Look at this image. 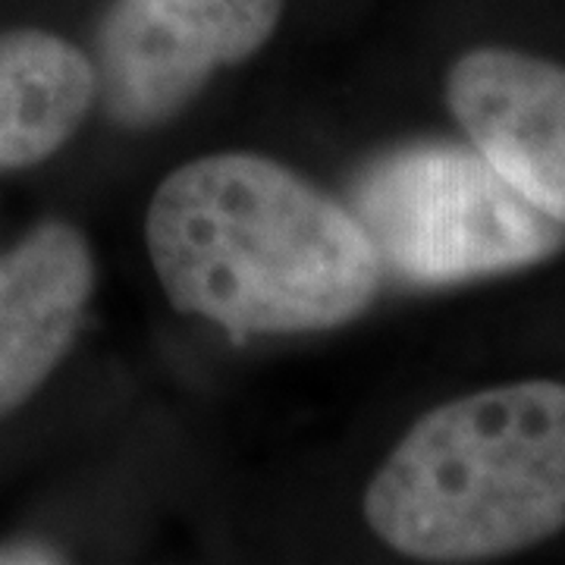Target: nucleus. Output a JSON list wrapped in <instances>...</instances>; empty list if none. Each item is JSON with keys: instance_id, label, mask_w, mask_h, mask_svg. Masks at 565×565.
<instances>
[{"instance_id": "nucleus-1", "label": "nucleus", "mask_w": 565, "mask_h": 565, "mask_svg": "<svg viewBox=\"0 0 565 565\" xmlns=\"http://www.w3.org/2000/svg\"><path fill=\"white\" fill-rule=\"evenodd\" d=\"M145 239L170 302L236 337L343 327L384 277L345 204L258 154H211L170 173Z\"/></svg>"}, {"instance_id": "nucleus-2", "label": "nucleus", "mask_w": 565, "mask_h": 565, "mask_svg": "<svg viewBox=\"0 0 565 565\" xmlns=\"http://www.w3.org/2000/svg\"><path fill=\"white\" fill-rule=\"evenodd\" d=\"M396 553L481 563L565 527V384L493 386L427 412L364 490Z\"/></svg>"}, {"instance_id": "nucleus-3", "label": "nucleus", "mask_w": 565, "mask_h": 565, "mask_svg": "<svg viewBox=\"0 0 565 565\" xmlns=\"http://www.w3.org/2000/svg\"><path fill=\"white\" fill-rule=\"evenodd\" d=\"M349 211L381 267L422 286L519 270L565 239L475 148L452 141L405 145L367 163Z\"/></svg>"}, {"instance_id": "nucleus-4", "label": "nucleus", "mask_w": 565, "mask_h": 565, "mask_svg": "<svg viewBox=\"0 0 565 565\" xmlns=\"http://www.w3.org/2000/svg\"><path fill=\"white\" fill-rule=\"evenodd\" d=\"M282 0H117L95 39L104 110L122 126H161L207 79L274 35Z\"/></svg>"}, {"instance_id": "nucleus-5", "label": "nucleus", "mask_w": 565, "mask_h": 565, "mask_svg": "<svg viewBox=\"0 0 565 565\" xmlns=\"http://www.w3.org/2000/svg\"><path fill=\"white\" fill-rule=\"evenodd\" d=\"M446 102L471 148L522 199L565 226V66L481 47L449 70Z\"/></svg>"}, {"instance_id": "nucleus-6", "label": "nucleus", "mask_w": 565, "mask_h": 565, "mask_svg": "<svg viewBox=\"0 0 565 565\" xmlns=\"http://www.w3.org/2000/svg\"><path fill=\"white\" fill-rule=\"evenodd\" d=\"M95 289V258L70 223H41L0 255V415L13 412L76 340Z\"/></svg>"}, {"instance_id": "nucleus-7", "label": "nucleus", "mask_w": 565, "mask_h": 565, "mask_svg": "<svg viewBox=\"0 0 565 565\" xmlns=\"http://www.w3.org/2000/svg\"><path fill=\"white\" fill-rule=\"evenodd\" d=\"M98 98L95 63L41 29L0 32V173L47 161Z\"/></svg>"}, {"instance_id": "nucleus-8", "label": "nucleus", "mask_w": 565, "mask_h": 565, "mask_svg": "<svg viewBox=\"0 0 565 565\" xmlns=\"http://www.w3.org/2000/svg\"><path fill=\"white\" fill-rule=\"evenodd\" d=\"M0 563H61V556L47 546H3Z\"/></svg>"}]
</instances>
